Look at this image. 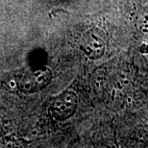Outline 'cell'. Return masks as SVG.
Returning a JSON list of instances; mask_svg holds the SVG:
<instances>
[{"label":"cell","mask_w":148,"mask_h":148,"mask_svg":"<svg viewBox=\"0 0 148 148\" xmlns=\"http://www.w3.org/2000/svg\"><path fill=\"white\" fill-rule=\"evenodd\" d=\"M52 79V72L47 67H37L18 74L16 85L23 92H36L42 90Z\"/></svg>","instance_id":"1"},{"label":"cell","mask_w":148,"mask_h":148,"mask_svg":"<svg viewBox=\"0 0 148 148\" xmlns=\"http://www.w3.org/2000/svg\"><path fill=\"white\" fill-rule=\"evenodd\" d=\"M107 38L100 28H91L87 31L80 41V49L90 60H97L105 53Z\"/></svg>","instance_id":"2"},{"label":"cell","mask_w":148,"mask_h":148,"mask_svg":"<svg viewBox=\"0 0 148 148\" xmlns=\"http://www.w3.org/2000/svg\"><path fill=\"white\" fill-rule=\"evenodd\" d=\"M78 108V98L71 90H66L52 99L49 112L56 120H66L75 114Z\"/></svg>","instance_id":"3"},{"label":"cell","mask_w":148,"mask_h":148,"mask_svg":"<svg viewBox=\"0 0 148 148\" xmlns=\"http://www.w3.org/2000/svg\"><path fill=\"white\" fill-rule=\"evenodd\" d=\"M128 81L124 75H117L107 88V101L110 106H118L127 93Z\"/></svg>","instance_id":"4"}]
</instances>
